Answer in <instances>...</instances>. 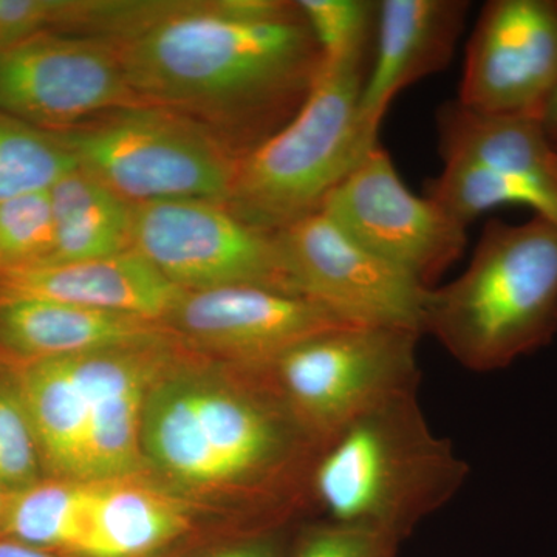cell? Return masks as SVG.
I'll list each match as a JSON object with an SVG mask.
<instances>
[{"label":"cell","mask_w":557,"mask_h":557,"mask_svg":"<svg viewBox=\"0 0 557 557\" xmlns=\"http://www.w3.org/2000/svg\"><path fill=\"white\" fill-rule=\"evenodd\" d=\"M0 557H67L21 544L13 539L0 537Z\"/></svg>","instance_id":"30"},{"label":"cell","mask_w":557,"mask_h":557,"mask_svg":"<svg viewBox=\"0 0 557 557\" xmlns=\"http://www.w3.org/2000/svg\"><path fill=\"white\" fill-rule=\"evenodd\" d=\"M183 292L134 249L87 262L0 271V306L47 300L164 322Z\"/></svg>","instance_id":"17"},{"label":"cell","mask_w":557,"mask_h":557,"mask_svg":"<svg viewBox=\"0 0 557 557\" xmlns=\"http://www.w3.org/2000/svg\"><path fill=\"white\" fill-rule=\"evenodd\" d=\"M423 333L471 372L507 369L557 333V225L491 219L468 269L429 289Z\"/></svg>","instance_id":"4"},{"label":"cell","mask_w":557,"mask_h":557,"mask_svg":"<svg viewBox=\"0 0 557 557\" xmlns=\"http://www.w3.org/2000/svg\"><path fill=\"white\" fill-rule=\"evenodd\" d=\"M296 295L357 327L423 335L428 287L369 251L324 212L276 233Z\"/></svg>","instance_id":"11"},{"label":"cell","mask_w":557,"mask_h":557,"mask_svg":"<svg viewBox=\"0 0 557 557\" xmlns=\"http://www.w3.org/2000/svg\"><path fill=\"white\" fill-rule=\"evenodd\" d=\"M143 106L110 40L46 32L0 49V112L64 132Z\"/></svg>","instance_id":"10"},{"label":"cell","mask_w":557,"mask_h":557,"mask_svg":"<svg viewBox=\"0 0 557 557\" xmlns=\"http://www.w3.org/2000/svg\"><path fill=\"white\" fill-rule=\"evenodd\" d=\"M49 194L54 244L40 265L87 262L131 251L134 205L100 180L79 168Z\"/></svg>","instance_id":"21"},{"label":"cell","mask_w":557,"mask_h":557,"mask_svg":"<svg viewBox=\"0 0 557 557\" xmlns=\"http://www.w3.org/2000/svg\"><path fill=\"white\" fill-rule=\"evenodd\" d=\"M541 124L549 146L557 153V86L547 102V108L542 113Z\"/></svg>","instance_id":"31"},{"label":"cell","mask_w":557,"mask_h":557,"mask_svg":"<svg viewBox=\"0 0 557 557\" xmlns=\"http://www.w3.org/2000/svg\"><path fill=\"white\" fill-rule=\"evenodd\" d=\"M469 465L429 426L417 392L362 413L322 443L309 497L329 522L370 528L399 541L446 507Z\"/></svg>","instance_id":"3"},{"label":"cell","mask_w":557,"mask_h":557,"mask_svg":"<svg viewBox=\"0 0 557 557\" xmlns=\"http://www.w3.org/2000/svg\"><path fill=\"white\" fill-rule=\"evenodd\" d=\"M557 86V0H490L467 47L458 102L541 121Z\"/></svg>","instance_id":"13"},{"label":"cell","mask_w":557,"mask_h":557,"mask_svg":"<svg viewBox=\"0 0 557 557\" xmlns=\"http://www.w3.org/2000/svg\"><path fill=\"white\" fill-rule=\"evenodd\" d=\"M171 341L69 357L89 417L84 482L135 479L146 467L143 412L150 386L172 368Z\"/></svg>","instance_id":"15"},{"label":"cell","mask_w":557,"mask_h":557,"mask_svg":"<svg viewBox=\"0 0 557 557\" xmlns=\"http://www.w3.org/2000/svg\"><path fill=\"white\" fill-rule=\"evenodd\" d=\"M97 482L49 479L11 494L0 537L72 557Z\"/></svg>","instance_id":"22"},{"label":"cell","mask_w":557,"mask_h":557,"mask_svg":"<svg viewBox=\"0 0 557 557\" xmlns=\"http://www.w3.org/2000/svg\"><path fill=\"white\" fill-rule=\"evenodd\" d=\"M372 54L322 65L295 116L237 164L226 207L277 233L321 211L330 193L380 145L359 115Z\"/></svg>","instance_id":"5"},{"label":"cell","mask_w":557,"mask_h":557,"mask_svg":"<svg viewBox=\"0 0 557 557\" xmlns=\"http://www.w3.org/2000/svg\"><path fill=\"white\" fill-rule=\"evenodd\" d=\"M79 170L57 132L0 112V201L47 193Z\"/></svg>","instance_id":"23"},{"label":"cell","mask_w":557,"mask_h":557,"mask_svg":"<svg viewBox=\"0 0 557 557\" xmlns=\"http://www.w3.org/2000/svg\"><path fill=\"white\" fill-rule=\"evenodd\" d=\"M288 552L287 539L278 528H273L242 534L209 557H288Z\"/></svg>","instance_id":"29"},{"label":"cell","mask_w":557,"mask_h":557,"mask_svg":"<svg viewBox=\"0 0 557 557\" xmlns=\"http://www.w3.org/2000/svg\"><path fill=\"white\" fill-rule=\"evenodd\" d=\"M321 212L351 239L432 288L467 248V226L399 177L381 145L329 194Z\"/></svg>","instance_id":"12"},{"label":"cell","mask_w":557,"mask_h":557,"mask_svg":"<svg viewBox=\"0 0 557 557\" xmlns=\"http://www.w3.org/2000/svg\"><path fill=\"white\" fill-rule=\"evenodd\" d=\"M67 0H0V49L46 32H61Z\"/></svg>","instance_id":"28"},{"label":"cell","mask_w":557,"mask_h":557,"mask_svg":"<svg viewBox=\"0 0 557 557\" xmlns=\"http://www.w3.org/2000/svg\"><path fill=\"white\" fill-rule=\"evenodd\" d=\"M42 458L14 375L0 383V490L20 493L40 482Z\"/></svg>","instance_id":"26"},{"label":"cell","mask_w":557,"mask_h":557,"mask_svg":"<svg viewBox=\"0 0 557 557\" xmlns=\"http://www.w3.org/2000/svg\"><path fill=\"white\" fill-rule=\"evenodd\" d=\"M132 249L185 292L245 285L296 295L276 233L215 201L134 205Z\"/></svg>","instance_id":"9"},{"label":"cell","mask_w":557,"mask_h":557,"mask_svg":"<svg viewBox=\"0 0 557 557\" xmlns=\"http://www.w3.org/2000/svg\"><path fill=\"white\" fill-rule=\"evenodd\" d=\"M468 0H383L372 65L359 104L370 137L379 139L388 106L406 87L448 67L467 22Z\"/></svg>","instance_id":"16"},{"label":"cell","mask_w":557,"mask_h":557,"mask_svg":"<svg viewBox=\"0 0 557 557\" xmlns=\"http://www.w3.org/2000/svg\"><path fill=\"white\" fill-rule=\"evenodd\" d=\"M53 244L49 190L0 201V271L40 265Z\"/></svg>","instance_id":"25"},{"label":"cell","mask_w":557,"mask_h":557,"mask_svg":"<svg viewBox=\"0 0 557 557\" xmlns=\"http://www.w3.org/2000/svg\"><path fill=\"white\" fill-rule=\"evenodd\" d=\"M11 369L30 418L44 468L53 479L83 480L89 417L86 394L70 358L46 359Z\"/></svg>","instance_id":"20"},{"label":"cell","mask_w":557,"mask_h":557,"mask_svg":"<svg viewBox=\"0 0 557 557\" xmlns=\"http://www.w3.org/2000/svg\"><path fill=\"white\" fill-rule=\"evenodd\" d=\"M175 338L161 321L47 300L0 306V357L10 368Z\"/></svg>","instance_id":"18"},{"label":"cell","mask_w":557,"mask_h":557,"mask_svg":"<svg viewBox=\"0 0 557 557\" xmlns=\"http://www.w3.org/2000/svg\"><path fill=\"white\" fill-rule=\"evenodd\" d=\"M379 5L373 0H298L325 65L373 53Z\"/></svg>","instance_id":"24"},{"label":"cell","mask_w":557,"mask_h":557,"mask_svg":"<svg viewBox=\"0 0 557 557\" xmlns=\"http://www.w3.org/2000/svg\"><path fill=\"white\" fill-rule=\"evenodd\" d=\"M555 168H556V172H557V153L555 156Z\"/></svg>","instance_id":"33"},{"label":"cell","mask_w":557,"mask_h":557,"mask_svg":"<svg viewBox=\"0 0 557 557\" xmlns=\"http://www.w3.org/2000/svg\"><path fill=\"white\" fill-rule=\"evenodd\" d=\"M443 171L426 196L467 226L491 209L519 205L557 225L556 152L541 121L493 115L454 101L437 115Z\"/></svg>","instance_id":"8"},{"label":"cell","mask_w":557,"mask_h":557,"mask_svg":"<svg viewBox=\"0 0 557 557\" xmlns=\"http://www.w3.org/2000/svg\"><path fill=\"white\" fill-rule=\"evenodd\" d=\"M190 528L182 502L134 479L97 482L72 557H150Z\"/></svg>","instance_id":"19"},{"label":"cell","mask_w":557,"mask_h":557,"mask_svg":"<svg viewBox=\"0 0 557 557\" xmlns=\"http://www.w3.org/2000/svg\"><path fill=\"white\" fill-rule=\"evenodd\" d=\"M164 324L237 368L255 369L321 333L357 327L302 296L245 285L183 292Z\"/></svg>","instance_id":"14"},{"label":"cell","mask_w":557,"mask_h":557,"mask_svg":"<svg viewBox=\"0 0 557 557\" xmlns=\"http://www.w3.org/2000/svg\"><path fill=\"white\" fill-rule=\"evenodd\" d=\"M420 336L401 329L330 330L262 369L289 412L322 445L387 399L418 392Z\"/></svg>","instance_id":"7"},{"label":"cell","mask_w":557,"mask_h":557,"mask_svg":"<svg viewBox=\"0 0 557 557\" xmlns=\"http://www.w3.org/2000/svg\"><path fill=\"white\" fill-rule=\"evenodd\" d=\"M401 542L383 531L322 519L296 534L288 557H398Z\"/></svg>","instance_id":"27"},{"label":"cell","mask_w":557,"mask_h":557,"mask_svg":"<svg viewBox=\"0 0 557 557\" xmlns=\"http://www.w3.org/2000/svg\"><path fill=\"white\" fill-rule=\"evenodd\" d=\"M81 170L132 205L208 200L226 205L240 157L215 132L171 110H113L57 132Z\"/></svg>","instance_id":"6"},{"label":"cell","mask_w":557,"mask_h":557,"mask_svg":"<svg viewBox=\"0 0 557 557\" xmlns=\"http://www.w3.org/2000/svg\"><path fill=\"white\" fill-rule=\"evenodd\" d=\"M141 448L146 465L185 485L242 498L277 528V515L309 496L321 445L262 369L239 368L225 381L168 369L146 398Z\"/></svg>","instance_id":"2"},{"label":"cell","mask_w":557,"mask_h":557,"mask_svg":"<svg viewBox=\"0 0 557 557\" xmlns=\"http://www.w3.org/2000/svg\"><path fill=\"white\" fill-rule=\"evenodd\" d=\"M10 497V493L0 490V530H2L3 520H5L7 509H9Z\"/></svg>","instance_id":"32"},{"label":"cell","mask_w":557,"mask_h":557,"mask_svg":"<svg viewBox=\"0 0 557 557\" xmlns=\"http://www.w3.org/2000/svg\"><path fill=\"white\" fill-rule=\"evenodd\" d=\"M143 104L215 132L240 160L302 108L324 58L298 2L180 0L116 44Z\"/></svg>","instance_id":"1"}]
</instances>
